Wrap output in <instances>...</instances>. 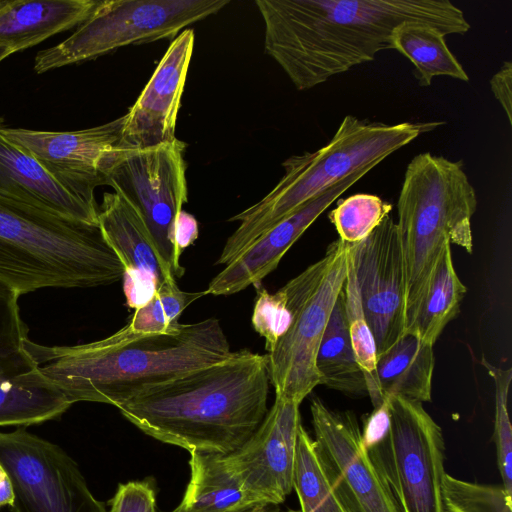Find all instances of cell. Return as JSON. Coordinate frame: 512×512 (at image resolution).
I'll use <instances>...</instances> for the list:
<instances>
[{"instance_id":"1","label":"cell","mask_w":512,"mask_h":512,"mask_svg":"<svg viewBox=\"0 0 512 512\" xmlns=\"http://www.w3.org/2000/svg\"><path fill=\"white\" fill-rule=\"evenodd\" d=\"M264 22V50L298 90L370 62L392 49L404 22L434 26L445 36L470 30L449 0H256Z\"/></svg>"},{"instance_id":"2","label":"cell","mask_w":512,"mask_h":512,"mask_svg":"<svg viewBox=\"0 0 512 512\" xmlns=\"http://www.w3.org/2000/svg\"><path fill=\"white\" fill-rule=\"evenodd\" d=\"M266 354L231 352L216 363L145 387L118 409L146 435L189 452L239 449L268 412Z\"/></svg>"},{"instance_id":"3","label":"cell","mask_w":512,"mask_h":512,"mask_svg":"<svg viewBox=\"0 0 512 512\" xmlns=\"http://www.w3.org/2000/svg\"><path fill=\"white\" fill-rule=\"evenodd\" d=\"M26 347L42 374L73 405L98 402L119 407L147 386L227 358L230 344L216 318L179 324L161 334L126 324L101 340L73 346Z\"/></svg>"},{"instance_id":"4","label":"cell","mask_w":512,"mask_h":512,"mask_svg":"<svg viewBox=\"0 0 512 512\" xmlns=\"http://www.w3.org/2000/svg\"><path fill=\"white\" fill-rule=\"evenodd\" d=\"M439 121L397 124L347 115L329 142L314 152L287 158L284 174L260 201L232 216L238 228L228 237L215 264L235 260L255 239L290 216L323 191L354 172L375 167L421 134L442 125Z\"/></svg>"},{"instance_id":"5","label":"cell","mask_w":512,"mask_h":512,"mask_svg":"<svg viewBox=\"0 0 512 512\" xmlns=\"http://www.w3.org/2000/svg\"><path fill=\"white\" fill-rule=\"evenodd\" d=\"M124 267L99 225L0 197V283L19 296L122 280Z\"/></svg>"},{"instance_id":"6","label":"cell","mask_w":512,"mask_h":512,"mask_svg":"<svg viewBox=\"0 0 512 512\" xmlns=\"http://www.w3.org/2000/svg\"><path fill=\"white\" fill-rule=\"evenodd\" d=\"M476 209V191L461 160L423 152L409 162L396 222L407 275V329L445 245L456 244L469 254L473 252L472 217Z\"/></svg>"},{"instance_id":"7","label":"cell","mask_w":512,"mask_h":512,"mask_svg":"<svg viewBox=\"0 0 512 512\" xmlns=\"http://www.w3.org/2000/svg\"><path fill=\"white\" fill-rule=\"evenodd\" d=\"M362 436L402 512H445L444 438L421 402L385 399L368 416Z\"/></svg>"},{"instance_id":"8","label":"cell","mask_w":512,"mask_h":512,"mask_svg":"<svg viewBox=\"0 0 512 512\" xmlns=\"http://www.w3.org/2000/svg\"><path fill=\"white\" fill-rule=\"evenodd\" d=\"M348 270V243L337 239L322 258L279 289L293 319L266 354L275 397L301 404L320 385L317 351Z\"/></svg>"},{"instance_id":"9","label":"cell","mask_w":512,"mask_h":512,"mask_svg":"<svg viewBox=\"0 0 512 512\" xmlns=\"http://www.w3.org/2000/svg\"><path fill=\"white\" fill-rule=\"evenodd\" d=\"M229 0H105L63 42L39 51L34 70L90 60L115 49L174 39L185 27L216 14Z\"/></svg>"},{"instance_id":"10","label":"cell","mask_w":512,"mask_h":512,"mask_svg":"<svg viewBox=\"0 0 512 512\" xmlns=\"http://www.w3.org/2000/svg\"><path fill=\"white\" fill-rule=\"evenodd\" d=\"M185 149L186 143L177 138L150 148H119L104 170L105 185L135 209L174 277L184 273L175 230L188 194Z\"/></svg>"},{"instance_id":"11","label":"cell","mask_w":512,"mask_h":512,"mask_svg":"<svg viewBox=\"0 0 512 512\" xmlns=\"http://www.w3.org/2000/svg\"><path fill=\"white\" fill-rule=\"evenodd\" d=\"M0 463L13 484L12 512H108L75 460L25 427L0 432Z\"/></svg>"},{"instance_id":"12","label":"cell","mask_w":512,"mask_h":512,"mask_svg":"<svg viewBox=\"0 0 512 512\" xmlns=\"http://www.w3.org/2000/svg\"><path fill=\"white\" fill-rule=\"evenodd\" d=\"M315 442L328 478L347 512H402L372 462L355 414L310 403Z\"/></svg>"},{"instance_id":"13","label":"cell","mask_w":512,"mask_h":512,"mask_svg":"<svg viewBox=\"0 0 512 512\" xmlns=\"http://www.w3.org/2000/svg\"><path fill=\"white\" fill-rule=\"evenodd\" d=\"M348 250L378 357L407 329L406 266L393 217L387 215L365 239L348 243Z\"/></svg>"},{"instance_id":"14","label":"cell","mask_w":512,"mask_h":512,"mask_svg":"<svg viewBox=\"0 0 512 512\" xmlns=\"http://www.w3.org/2000/svg\"><path fill=\"white\" fill-rule=\"evenodd\" d=\"M19 297L0 283V426L41 424L59 418L72 405L42 374L26 347L29 329Z\"/></svg>"},{"instance_id":"15","label":"cell","mask_w":512,"mask_h":512,"mask_svg":"<svg viewBox=\"0 0 512 512\" xmlns=\"http://www.w3.org/2000/svg\"><path fill=\"white\" fill-rule=\"evenodd\" d=\"M125 115L77 131L52 132L2 128L12 143L31 155L63 188L88 207L98 210L95 189L105 185L104 170L119 149Z\"/></svg>"},{"instance_id":"16","label":"cell","mask_w":512,"mask_h":512,"mask_svg":"<svg viewBox=\"0 0 512 512\" xmlns=\"http://www.w3.org/2000/svg\"><path fill=\"white\" fill-rule=\"evenodd\" d=\"M300 404L280 397L252 436L236 451L223 455L227 468L264 505L277 506L293 490Z\"/></svg>"},{"instance_id":"17","label":"cell","mask_w":512,"mask_h":512,"mask_svg":"<svg viewBox=\"0 0 512 512\" xmlns=\"http://www.w3.org/2000/svg\"><path fill=\"white\" fill-rule=\"evenodd\" d=\"M194 32L172 40L134 105L125 114L119 148L144 149L172 142L194 48Z\"/></svg>"},{"instance_id":"18","label":"cell","mask_w":512,"mask_h":512,"mask_svg":"<svg viewBox=\"0 0 512 512\" xmlns=\"http://www.w3.org/2000/svg\"><path fill=\"white\" fill-rule=\"evenodd\" d=\"M374 167L360 169L323 191L255 239L209 283L206 294L227 296L259 283L275 270L289 248L347 189Z\"/></svg>"},{"instance_id":"19","label":"cell","mask_w":512,"mask_h":512,"mask_svg":"<svg viewBox=\"0 0 512 512\" xmlns=\"http://www.w3.org/2000/svg\"><path fill=\"white\" fill-rule=\"evenodd\" d=\"M98 225L123 264L126 303L136 310L174 275L162 261L141 217L118 193L103 194Z\"/></svg>"},{"instance_id":"20","label":"cell","mask_w":512,"mask_h":512,"mask_svg":"<svg viewBox=\"0 0 512 512\" xmlns=\"http://www.w3.org/2000/svg\"><path fill=\"white\" fill-rule=\"evenodd\" d=\"M0 119V197L69 220L98 225V210L71 195L27 152L2 132Z\"/></svg>"},{"instance_id":"21","label":"cell","mask_w":512,"mask_h":512,"mask_svg":"<svg viewBox=\"0 0 512 512\" xmlns=\"http://www.w3.org/2000/svg\"><path fill=\"white\" fill-rule=\"evenodd\" d=\"M434 365L433 345L406 332L377 357L375 371L366 379L373 407L391 396L421 403L431 401Z\"/></svg>"},{"instance_id":"22","label":"cell","mask_w":512,"mask_h":512,"mask_svg":"<svg viewBox=\"0 0 512 512\" xmlns=\"http://www.w3.org/2000/svg\"><path fill=\"white\" fill-rule=\"evenodd\" d=\"M97 0H9L0 11V46L12 54L79 26Z\"/></svg>"},{"instance_id":"23","label":"cell","mask_w":512,"mask_h":512,"mask_svg":"<svg viewBox=\"0 0 512 512\" xmlns=\"http://www.w3.org/2000/svg\"><path fill=\"white\" fill-rule=\"evenodd\" d=\"M190 480L171 512H254L265 507L227 468L223 454L190 452Z\"/></svg>"},{"instance_id":"24","label":"cell","mask_w":512,"mask_h":512,"mask_svg":"<svg viewBox=\"0 0 512 512\" xmlns=\"http://www.w3.org/2000/svg\"><path fill=\"white\" fill-rule=\"evenodd\" d=\"M315 365L320 385L348 395H367L365 374L348 333L342 290L325 327Z\"/></svg>"},{"instance_id":"25","label":"cell","mask_w":512,"mask_h":512,"mask_svg":"<svg viewBox=\"0 0 512 512\" xmlns=\"http://www.w3.org/2000/svg\"><path fill=\"white\" fill-rule=\"evenodd\" d=\"M392 49L413 64V74L422 87L431 85L436 76L469 81L466 71L448 48L445 35L434 26L420 22L400 24L392 34Z\"/></svg>"},{"instance_id":"26","label":"cell","mask_w":512,"mask_h":512,"mask_svg":"<svg viewBox=\"0 0 512 512\" xmlns=\"http://www.w3.org/2000/svg\"><path fill=\"white\" fill-rule=\"evenodd\" d=\"M467 292L454 268L451 244L441 253L417 314L406 332L417 335L431 345L459 313Z\"/></svg>"},{"instance_id":"27","label":"cell","mask_w":512,"mask_h":512,"mask_svg":"<svg viewBox=\"0 0 512 512\" xmlns=\"http://www.w3.org/2000/svg\"><path fill=\"white\" fill-rule=\"evenodd\" d=\"M205 295L181 290L175 277L167 279L143 306L136 309L127 325L135 332L161 334L175 329L184 309Z\"/></svg>"},{"instance_id":"28","label":"cell","mask_w":512,"mask_h":512,"mask_svg":"<svg viewBox=\"0 0 512 512\" xmlns=\"http://www.w3.org/2000/svg\"><path fill=\"white\" fill-rule=\"evenodd\" d=\"M392 205L377 195L358 193L337 202L328 215L339 239L356 243L365 239L390 214Z\"/></svg>"},{"instance_id":"29","label":"cell","mask_w":512,"mask_h":512,"mask_svg":"<svg viewBox=\"0 0 512 512\" xmlns=\"http://www.w3.org/2000/svg\"><path fill=\"white\" fill-rule=\"evenodd\" d=\"M445 512H512V493L501 485L472 483L444 475Z\"/></svg>"},{"instance_id":"30","label":"cell","mask_w":512,"mask_h":512,"mask_svg":"<svg viewBox=\"0 0 512 512\" xmlns=\"http://www.w3.org/2000/svg\"><path fill=\"white\" fill-rule=\"evenodd\" d=\"M481 364L492 378L495 387L493 439L496 446L497 464L502 485L509 493H512V428L508 414V394L512 369L495 366L485 357H482Z\"/></svg>"},{"instance_id":"31","label":"cell","mask_w":512,"mask_h":512,"mask_svg":"<svg viewBox=\"0 0 512 512\" xmlns=\"http://www.w3.org/2000/svg\"><path fill=\"white\" fill-rule=\"evenodd\" d=\"M342 293L350 341L356 359L365 374V379H367L375 371L377 362L376 344L361 304L349 250L348 270Z\"/></svg>"},{"instance_id":"32","label":"cell","mask_w":512,"mask_h":512,"mask_svg":"<svg viewBox=\"0 0 512 512\" xmlns=\"http://www.w3.org/2000/svg\"><path fill=\"white\" fill-rule=\"evenodd\" d=\"M292 314L287 308L280 291L258 293L253 313L252 326L265 339V348L270 351L277 340L284 335L292 322Z\"/></svg>"},{"instance_id":"33","label":"cell","mask_w":512,"mask_h":512,"mask_svg":"<svg viewBox=\"0 0 512 512\" xmlns=\"http://www.w3.org/2000/svg\"><path fill=\"white\" fill-rule=\"evenodd\" d=\"M109 512H157L156 490L150 479L119 484Z\"/></svg>"},{"instance_id":"34","label":"cell","mask_w":512,"mask_h":512,"mask_svg":"<svg viewBox=\"0 0 512 512\" xmlns=\"http://www.w3.org/2000/svg\"><path fill=\"white\" fill-rule=\"evenodd\" d=\"M494 97L503 108L509 124H512V62L505 61L490 79Z\"/></svg>"},{"instance_id":"35","label":"cell","mask_w":512,"mask_h":512,"mask_svg":"<svg viewBox=\"0 0 512 512\" xmlns=\"http://www.w3.org/2000/svg\"><path fill=\"white\" fill-rule=\"evenodd\" d=\"M197 237L198 224L196 219L182 211L178 217L175 230L176 252L180 258L183 250L191 245Z\"/></svg>"},{"instance_id":"36","label":"cell","mask_w":512,"mask_h":512,"mask_svg":"<svg viewBox=\"0 0 512 512\" xmlns=\"http://www.w3.org/2000/svg\"><path fill=\"white\" fill-rule=\"evenodd\" d=\"M15 494L9 474L0 463V508L14 505Z\"/></svg>"},{"instance_id":"37","label":"cell","mask_w":512,"mask_h":512,"mask_svg":"<svg viewBox=\"0 0 512 512\" xmlns=\"http://www.w3.org/2000/svg\"><path fill=\"white\" fill-rule=\"evenodd\" d=\"M254 512H280L279 509L274 505L261 507Z\"/></svg>"},{"instance_id":"38","label":"cell","mask_w":512,"mask_h":512,"mask_svg":"<svg viewBox=\"0 0 512 512\" xmlns=\"http://www.w3.org/2000/svg\"><path fill=\"white\" fill-rule=\"evenodd\" d=\"M12 53L4 46H0V63Z\"/></svg>"},{"instance_id":"39","label":"cell","mask_w":512,"mask_h":512,"mask_svg":"<svg viewBox=\"0 0 512 512\" xmlns=\"http://www.w3.org/2000/svg\"><path fill=\"white\" fill-rule=\"evenodd\" d=\"M9 0H0V11L7 5Z\"/></svg>"},{"instance_id":"40","label":"cell","mask_w":512,"mask_h":512,"mask_svg":"<svg viewBox=\"0 0 512 512\" xmlns=\"http://www.w3.org/2000/svg\"><path fill=\"white\" fill-rule=\"evenodd\" d=\"M287 512H300V511H296V510H288Z\"/></svg>"}]
</instances>
